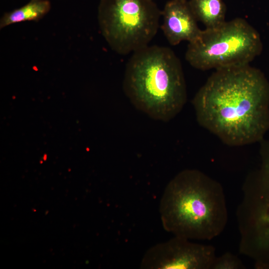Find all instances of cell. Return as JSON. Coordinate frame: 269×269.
<instances>
[{"instance_id": "1", "label": "cell", "mask_w": 269, "mask_h": 269, "mask_svg": "<svg viewBox=\"0 0 269 269\" xmlns=\"http://www.w3.org/2000/svg\"><path fill=\"white\" fill-rule=\"evenodd\" d=\"M192 104L198 124L229 146L261 142L269 130V82L250 64L215 70Z\"/></svg>"}, {"instance_id": "2", "label": "cell", "mask_w": 269, "mask_h": 269, "mask_svg": "<svg viewBox=\"0 0 269 269\" xmlns=\"http://www.w3.org/2000/svg\"><path fill=\"white\" fill-rule=\"evenodd\" d=\"M163 229L187 239L210 240L228 221L223 187L197 169H185L166 185L159 204Z\"/></svg>"}, {"instance_id": "3", "label": "cell", "mask_w": 269, "mask_h": 269, "mask_svg": "<svg viewBox=\"0 0 269 269\" xmlns=\"http://www.w3.org/2000/svg\"><path fill=\"white\" fill-rule=\"evenodd\" d=\"M123 85L133 105L157 121H170L187 101L181 62L166 47L148 45L133 53L126 67Z\"/></svg>"}, {"instance_id": "4", "label": "cell", "mask_w": 269, "mask_h": 269, "mask_svg": "<svg viewBox=\"0 0 269 269\" xmlns=\"http://www.w3.org/2000/svg\"><path fill=\"white\" fill-rule=\"evenodd\" d=\"M263 50L259 33L247 20L237 17L202 30L189 42L186 60L200 70L249 64Z\"/></svg>"}, {"instance_id": "5", "label": "cell", "mask_w": 269, "mask_h": 269, "mask_svg": "<svg viewBox=\"0 0 269 269\" xmlns=\"http://www.w3.org/2000/svg\"><path fill=\"white\" fill-rule=\"evenodd\" d=\"M261 142V166L245 179L237 217L240 253L256 269H269V141Z\"/></svg>"}, {"instance_id": "6", "label": "cell", "mask_w": 269, "mask_h": 269, "mask_svg": "<svg viewBox=\"0 0 269 269\" xmlns=\"http://www.w3.org/2000/svg\"><path fill=\"white\" fill-rule=\"evenodd\" d=\"M161 15L153 0H100L98 8L102 35L121 55L148 46L157 32Z\"/></svg>"}, {"instance_id": "7", "label": "cell", "mask_w": 269, "mask_h": 269, "mask_svg": "<svg viewBox=\"0 0 269 269\" xmlns=\"http://www.w3.org/2000/svg\"><path fill=\"white\" fill-rule=\"evenodd\" d=\"M211 245L192 243L175 236L150 248L140 267L145 269H211L216 257Z\"/></svg>"}, {"instance_id": "8", "label": "cell", "mask_w": 269, "mask_h": 269, "mask_svg": "<svg viewBox=\"0 0 269 269\" xmlns=\"http://www.w3.org/2000/svg\"><path fill=\"white\" fill-rule=\"evenodd\" d=\"M161 29L167 41L176 45L183 41L196 40L202 30L188 3V0H170L161 11Z\"/></svg>"}, {"instance_id": "9", "label": "cell", "mask_w": 269, "mask_h": 269, "mask_svg": "<svg viewBox=\"0 0 269 269\" xmlns=\"http://www.w3.org/2000/svg\"><path fill=\"white\" fill-rule=\"evenodd\" d=\"M50 9L51 3L48 0H30L25 5L4 13L0 20V28L21 22L38 21Z\"/></svg>"}, {"instance_id": "10", "label": "cell", "mask_w": 269, "mask_h": 269, "mask_svg": "<svg viewBox=\"0 0 269 269\" xmlns=\"http://www.w3.org/2000/svg\"><path fill=\"white\" fill-rule=\"evenodd\" d=\"M188 3L197 21L206 28L217 27L226 21V6L223 0H188Z\"/></svg>"}, {"instance_id": "11", "label": "cell", "mask_w": 269, "mask_h": 269, "mask_svg": "<svg viewBox=\"0 0 269 269\" xmlns=\"http://www.w3.org/2000/svg\"><path fill=\"white\" fill-rule=\"evenodd\" d=\"M242 262L234 254L227 252L219 257H216L211 269H245Z\"/></svg>"}, {"instance_id": "12", "label": "cell", "mask_w": 269, "mask_h": 269, "mask_svg": "<svg viewBox=\"0 0 269 269\" xmlns=\"http://www.w3.org/2000/svg\"></svg>"}]
</instances>
